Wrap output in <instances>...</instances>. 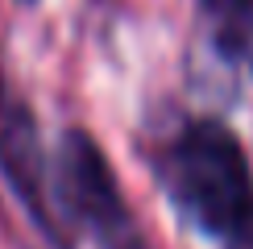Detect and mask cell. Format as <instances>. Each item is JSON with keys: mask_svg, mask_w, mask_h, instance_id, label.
<instances>
[{"mask_svg": "<svg viewBox=\"0 0 253 249\" xmlns=\"http://www.w3.org/2000/svg\"><path fill=\"white\" fill-rule=\"evenodd\" d=\"M150 170L170 208L216 249H253V170L224 121L187 117L150 145Z\"/></svg>", "mask_w": 253, "mask_h": 249, "instance_id": "6da1fadb", "label": "cell"}, {"mask_svg": "<svg viewBox=\"0 0 253 249\" xmlns=\"http://www.w3.org/2000/svg\"><path fill=\"white\" fill-rule=\"evenodd\" d=\"M58 204L71 220L87 224L100 249H154L133 208L125 204L117 174L108 170L100 145L83 129H67L58 145Z\"/></svg>", "mask_w": 253, "mask_h": 249, "instance_id": "7a4b0ae2", "label": "cell"}, {"mask_svg": "<svg viewBox=\"0 0 253 249\" xmlns=\"http://www.w3.org/2000/svg\"><path fill=\"white\" fill-rule=\"evenodd\" d=\"M0 170H4L8 187L17 191V200L29 208L34 224L54 241V249H71V216L62 212L58 195L50 191L46 179V154H42L38 121L29 112V104L0 79Z\"/></svg>", "mask_w": 253, "mask_h": 249, "instance_id": "3957f363", "label": "cell"}, {"mask_svg": "<svg viewBox=\"0 0 253 249\" xmlns=\"http://www.w3.org/2000/svg\"><path fill=\"white\" fill-rule=\"evenodd\" d=\"M199 21L216 54L253 75V0H199Z\"/></svg>", "mask_w": 253, "mask_h": 249, "instance_id": "277c9868", "label": "cell"}]
</instances>
